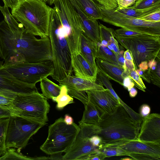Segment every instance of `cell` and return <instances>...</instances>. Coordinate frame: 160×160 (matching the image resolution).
<instances>
[{
  "instance_id": "1",
  "label": "cell",
  "mask_w": 160,
  "mask_h": 160,
  "mask_svg": "<svg viewBox=\"0 0 160 160\" xmlns=\"http://www.w3.org/2000/svg\"><path fill=\"white\" fill-rule=\"evenodd\" d=\"M0 57L5 66L20 63H35L52 60L48 36L37 38L26 31L0 22Z\"/></svg>"
},
{
  "instance_id": "2",
  "label": "cell",
  "mask_w": 160,
  "mask_h": 160,
  "mask_svg": "<svg viewBox=\"0 0 160 160\" xmlns=\"http://www.w3.org/2000/svg\"><path fill=\"white\" fill-rule=\"evenodd\" d=\"M51 43L54 72L51 77L57 82L72 75L71 53L66 35L56 8H52L48 36Z\"/></svg>"
},
{
  "instance_id": "3",
  "label": "cell",
  "mask_w": 160,
  "mask_h": 160,
  "mask_svg": "<svg viewBox=\"0 0 160 160\" xmlns=\"http://www.w3.org/2000/svg\"><path fill=\"white\" fill-rule=\"evenodd\" d=\"M98 125L100 129L98 135L101 138L102 144L138 139L140 129V125L133 120L121 104L112 113L101 114Z\"/></svg>"
},
{
  "instance_id": "4",
  "label": "cell",
  "mask_w": 160,
  "mask_h": 160,
  "mask_svg": "<svg viewBox=\"0 0 160 160\" xmlns=\"http://www.w3.org/2000/svg\"><path fill=\"white\" fill-rule=\"evenodd\" d=\"M52 8L42 1L21 0L11 13L27 32L41 38L48 36Z\"/></svg>"
},
{
  "instance_id": "5",
  "label": "cell",
  "mask_w": 160,
  "mask_h": 160,
  "mask_svg": "<svg viewBox=\"0 0 160 160\" xmlns=\"http://www.w3.org/2000/svg\"><path fill=\"white\" fill-rule=\"evenodd\" d=\"M115 37L118 43L130 52L136 70L141 62L160 57V36L142 33Z\"/></svg>"
},
{
  "instance_id": "6",
  "label": "cell",
  "mask_w": 160,
  "mask_h": 160,
  "mask_svg": "<svg viewBox=\"0 0 160 160\" xmlns=\"http://www.w3.org/2000/svg\"><path fill=\"white\" fill-rule=\"evenodd\" d=\"M79 130L75 123L67 125L60 117L48 127L47 138L40 149L48 155L61 154L73 144Z\"/></svg>"
},
{
  "instance_id": "7",
  "label": "cell",
  "mask_w": 160,
  "mask_h": 160,
  "mask_svg": "<svg viewBox=\"0 0 160 160\" xmlns=\"http://www.w3.org/2000/svg\"><path fill=\"white\" fill-rule=\"evenodd\" d=\"M47 99L38 91L18 94L13 100L12 108L17 115L40 123H47L50 107Z\"/></svg>"
},
{
  "instance_id": "8",
  "label": "cell",
  "mask_w": 160,
  "mask_h": 160,
  "mask_svg": "<svg viewBox=\"0 0 160 160\" xmlns=\"http://www.w3.org/2000/svg\"><path fill=\"white\" fill-rule=\"evenodd\" d=\"M53 4L65 32L71 55L80 53V39L83 31L77 11L69 0H55Z\"/></svg>"
},
{
  "instance_id": "9",
  "label": "cell",
  "mask_w": 160,
  "mask_h": 160,
  "mask_svg": "<svg viewBox=\"0 0 160 160\" xmlns=\"http://www.w3.org/2000/svg\"><path fill=\"white\" fill-rule=\"evenodd\" d=\"M47 123H40L18 115L9 118L5 145L6 149L25 148L31 137Z\"/></svg>"
},
{
  "instance_id": "10",
  "label": "cell",
  "mask_w": 160,
  "mask_h": 160,
  "mask_svg": "<svg viewBox=\"0 0 160 160\" xmlns=\"http://www.w3.org/2000/svg\"><path fill=\"white\" fill-rule=\"evenodd\" d=\"M102 20L128 30L160 36V22H150L123 14L115 9L107 10L100 6Z\"/></svg>"
},
{
  "instance_id": "11",
  "label": "cell",
  "mask_w": 160,
  "mask_h": 160,
  "mask_svg": "<svg viewBox=\"0 0 160 160\" xmlns=\"http://www.w3.org/2000/svg\"><path fill=\"white\" fill-rule=\"evenodd\" d=\"M4 67L20 80L30 84H36L44 78L52 76L54 72L52 60L35 63L15 64Z\"/></svg>"
},
{
  "instance_id": "12",
  "label": "cell",
  "mask_w": 160,
  "mask_h": 160,
  "mask_svg": "<svg viewBox=\"0 0 160 160\" xmlns=\"http://www.w3.org/2000/svg\"><path fill=\"white\" fill-rule=\"evenodd\" d=\"M79 131L74 143L62 156L63 160H79L82 157L94 152L98 148L91 143L89 138L98 135L100 129L97 124L79 122Z\"/></svg>"
},
{
  "instance_id": "13",
  "label": "cell",
  "mask_w": 160,
  "mask_h": 160,
  "mask_svg": "<svg viewBox=\"0 0 160 160\" xmlns=\"http://www.w3.org/2000/svg\"><path fill=\"white\" fill-rule=\"evenodd\" d=\"M120 148L130 154L133 160H160V143L144 142L138 139L125 140L111 144H102L104 147Z\"/></svg>"
},
{
  "instance_id": "14",
  "label": "cell",
  "mask_w": 160,
  "mask_h": 160,
  "mask_svg": "<svg viewBox=\"0 0 160 160\" xmlns=\"http://www.w3.org/2000/svg\"><path fill=\"white\" fill-rule=\"evenodd\" d=\"M59 85L66 86L68 94L81 102L84 105L88 102L85 91L89 90H103L106 89L97 80L94 82L71 75L58 81Z\"/></svg>"
},
{
  "instance_id": "15",
  "label": "cell",
  "mask_w": 160,
  "mask_h": 160,
  "mask_svg": "<svg viewBox=\"0 0 160 160\" xmlns=\"http://www.w3.org/2000/svg\"><path fill=\"white\" fill-rule=\"evenodd\" d=\"M0 61V93L15 95L38 91L36 84L22 81L11 74Z\"/></svg>"
},
{
  "instance_id": "16",
  "label": "cell",
  "mask_w": 160,
  "mask_h": 160,
  "mask_svg": "<svg viewBox=\"0 0 160 160\" xmlns=\"http://www.w3.org/2000/svg\"><path fill=\"white\" fill-rule=\"evenodd\" d=\"M85 92L88 101L93 104L101 114L112 113L120 104L107 88L103 90H89Z\"/></svg>"
},
{
  "instance_id": "17",
  "label": "cell",
  "mask_w": 160,
  "mask_h": 160,
  "mask_svg": "<svg viewBox=\"0 0 160 160\" xmlns=\"http://www.w3.org/2000/svg\"><path fill=\"white\" fill-rule=\"evenodd\" d=\"M138 140L144 142L160 143V115L150 114L143 118Z\"/></svg>"
},
{
  "instance_id": "18",
  "label": "cell",
  "mask_w": 160,
  "mask_h": 160,
  "mask_svg": "<svg viewBox=\"0 0 160 160\" xmlns=\"http://www.w3.org/2000/svg\"><path fill=\"white\" fill-rule=\"evenodd\" d=\"M79 17L83 34L96 44L100 42L99 24L98 20L86 16L80 9L73 0H69Z\"/></svg>"
},
{
  "instance_id": "19",
  "label": "cell",
  "mask_w": 160,
  "mask_h": 160,
  "mask_svg": "<svg viewBox=\"0 0 160 160\" xmlns=\"http://www.w3.org/2000/svg\"><path fill=\"white\" fill-rule=\"evenodd\" d=\"M95 61L98 72L102 73L109 80H113L123 86L124 79L128 76L122 67L96 58Z\"/></svg>"
},
{
  "instance_id": "20",
  "label": "cell",
  "mask_w": 160,
  "mask_h": 160,
  "mask_svg": "<svg viewBox=\"0 0 160 160\" xmlns=\"http://www.w3.org/2000/svg\"><path fill=\"white\" fill-rule=\"evenodd\" d=\"M71 62L75 76L96 81L97 75L90 64L80 53L72 55Z\"/></svg>"
},
{
  "instance_id": "21",
  "label": "cell",
  "mask_w": 160,
  "mask_h": 160,
  "mask_svg": "<svg viewBox=\"0 0 160 160\" xmlns=\"http://www.w3.org/2000/svg\"><path fill=\"white\" fill-rule=\"evenodd\" d=\"M96 44L85 36L83 33L80 39V53L90 64L97 75L98 68L95 59Z\"/></svg>"
},
{
  "instance_id": "22",
  "label": "cell",
  "mask_w": 160,
  "mask_h": 160,
  "mask_svg": "<svg viewBox=\"0 0 160 160\" xmlns=\"http://www.w3.org/2000/svg\"><path fill=\"white\" fill-rule=\"evenodd\" d=\"M100 43L108 48L116 55L120 53L118 42L115 37L114 30L108 28L102 24H99Z\"/></svg>"
},
{
  "instance_id": "23",
  "label": "cell",
  "mask_w": 160,
  "mask_h": 160,
  "mask_svg": "<svg viewBox=\"0 0 160 160\" xmlns=\"http://www.w3.org/2000/svg\"><path fill=\"white\" fill-rule=\"evenodd\" d=\"M82 11L88 17L102 20V15L98 4L94 0H73Z\"/></svg>"
},
{
  "instance_id": "24",
  "label": "cell",
  "mask_w": 160,
  "mask_h": 160,
  "mask_svg": "<svg viewBox=\"0 0 160 160\" xmlns=\"http://www.w3.org/2000/svg\"><path fill=\"white\" fill-rule=\"evenodd\" d=\"M40 87L42 94L47 99L52 100L59 94L61 87L49 79L47 77L42 78L40 81Z\"/></svg>"
},
{
  "instance_id": "25",
  "label": "cell",
  "mask_w": 160,
  "mask_h": 160,
  "mask_svg": "<svg viewBox=\"0 0 160 160\" xmlns=\"http://www.w3.org/2000/svg\"><path fill=\"white\" fill-rule=\"evenodd\" d=\"M84 110L80 122L98 125L100 119V112L95 106L88 101L84 104Z\"/></svg>"
},
{
  "instance_id": "26",
  "label": "cell",
  "mask_w": 160,
  "mask_h": 160,
  "mask_svg": "<svg viewBox=\"0 0 160 160\" xmlns=\"http://www.w3.org/2000/svg\"><path fill=\"white\" fill-rule=\"evenodd\" d=\"M95 57L96 58L121 67L118 63L115 54L108 48L102 45L100 42L96 44Z\"/></svg>"
},
{
  "instance_id": "27",
  "label": "cell",
  "mask_w": 160,
  "mask_h": 160,
  "mask_svg": "<svg viewBox=\"0 0 160 160\" xmlns=\"http://www.w3.org/2000/svg\"><path fill=\"white\" fill-rule=\"evenodd\" d=\"M148 70L151 82L160 87V57H157L148 62Z\"/></svg>"
},
{
  "instance_id": "28",
  "label": "cell",
  "mask_w": 160,
  "mask_h": 160,
  "mask_svg": "<svg viewBox=\"0 0 160 160\" xmlns=\"http://www.w3.org/2000/svg\"><path fill=\"white\" fill-rule=\"evenodd\" d=\"M159 9H160V4L142 9H136L132 8V7L121 10L115 9L116 10L123 14L138 18H139Z\"/></svg>"
},
{
  "instance_id": "29",
  "label": "cell",
  "mask_w": 160,
  "mask_h": 160,
  "mask_svg": "<svg viewBox=\"0 0 160 160\" xmlns=\"http://www.w3.org/2000/svg\"><path fill=\"white\" fill-rule=\"evenodd\" d=\"M126 68L124 70L125 73L132 80L134 86L138 89L145 92L146 88L143 82L142 79L138 75L134 66L125 62Z\"/></svg>"
},
{
  "instance_id": "30",
  "label": "cell",
  "mask_w": 160,
  "mask_h": 160,
  "mask_svg": "<svg viewBox=\"0 0 160 160\" xmlns=\"http://www.w3.org/2000/svg\"><path fill=\"white\" fill-rule=\"evenodd\" d=\"M60 86L61 88L59 94L52 100L57 102L56 108L59 110L63 109L68 104L74 102L73 98L68 94L66 86L63 85Z\"/></svg>"
},
{
  "instance_id": "31",
  "label": "cell",
  "mask_w": 160,
  "mask_h": 160,
  "mask_svg": "<svg viewBox=\"0 0 160 160\" xmlns=\"http://www.w3.org/2000/svg\"><path fill=\"white\" fill-rule=\"evenodd\" d=\"M9 118H0V158L5 153L7 150L5 141Z\"/></svg>"
},
{
  "instance_id": "32",
  "label": "cell",
  "mask_w": 160,
  "mask_h": 160,
  "mask_svg": "<svg viewBox=\"0 0 160 160\" xmlns=\"http://www.w3.org/2000/svg\"><path fill=\"white\" fill-rule=\"evenodd\" d=\"M0 11L3 14L4 20L11 27L19 29L24 27L21 23H19L10 13L8 7L4 5L3 6L0 5Z\"/></svg>"
},
{
  "instance_id": "33",
  "label": "cell",
  "mask_w": 160,
  "mask_h": 160,
  "mask_svg": "<svg viewBox=\"0 0 160 160\" xmlns=\"http://www.w3.org/2000/svg\"><path fill=\"white\" fill-rule=\"evenodd\" d=\"M98 149L105 158L114 156H130L129 153L118 147H102L98 148Z\"/></svg>"
},
{
  "instance_id": "34",
  "label": "cell",
  "mask_w": 160,
  "mask_h": 160,
  "mask_svg": "<svg viewBox=\"0 0 160 160\" xmlns=\"http://www.w3.org/2000/svg\"><path fill=\"white\" fill-rule=\"evenodd\" d=\"M8 159L35 160V158L27 157L10 148L7 149L5 153L0 158V160Z\"/></svg>"
},
{
  "instance_id": "35",
  "label": "cell",
  "mask_w": 160,
  "mask_h": 160,
  "mask_svg": "<svg viewBox=\"0 0 160 160\" xmlns=\"http://www.w3.org/2000/svg\"><path fill=\"white\" fill-rule=\"evenodd\" d=\"M159 4H160V0H137L131 7L136 9H142Z\"/></svg>"
},
{
  "instance_id": "36",
  "label": "cell",
  "mask_w": 160,
  "mask_h": 160,
  "mask_svg": "<svg viewBox=\"0 0 160 160\" xmlns=\"http://www.w3.org/2000/svg\"><path fill=\"white\" fill-rule=\"evenodd\" d=\"M100 6L107 10L116 9L118 6V0H94Z\"/></svg>"
},
{
  "instance_id": "37",
  "label": "cell",
  "mask_w": 160,
  "mask_h": 160,
  "mask_svg": "<svg viewBox=\"0 0 160 160\" xmlns=\"http://www.w3.org/2000/svg\"><path fill=\"white\" fill-rule=\"evenodd\" d=\"M139 18L150 22H160V9L154 11Z\"/></svg>"
},
{
  "instance_id": "38",
  "label": "cell",
  "mask_w": 160,
  "mask_h": 160,
  "mask_svg": "<svg viewBox=\"0 0 160 160\" xmlns=\"http://www.w3.org/2000/svg\"><path fill=\"white\" fill-rule=\"evenodd\" d=\"M17 115L13 108L0 106V118L4 117H10Z\"/></svg>"
},
{
  "instance_id": "39",
  "label": "cell",
  "mask_w": 160,
  "mask_h": 160,
  "mask_svg": "<svg viewBox=\"0 0 160 160\" xmlns=\"http://www.w3.org/2000/svg\"><path fill=\"white\" fill-rule=\"evenodd\" d=\"M105 158L104 155L101 153L98 149V150L97 151L88 155L84 156L80 159L79 160H102L104 159Z\"/></svg>"
},
{
  "instance_id": "40",
  "label": "cell",
  "mask_w": 160,
  "mask_h": 160,
  "mask_svg": "<svg viewBox=\"0 0 160 160\" xmlns=\"http://www.w3.org/2000/svg\"><path fill=\"white\" fill-rule=\"evenodd\" d=\"M14 99L0 93V106L13 108L12 101Z\"/></svg>"
},
{
  "instance_id": "41",
  "label": "cell",
  "mask_w": 160,
  "mask_h": 160,
  "mask_svg": "<svg viewBox=\"0 0 160 160\" xmlns=\"http://www.w3.org/2000/svg\"><path fill=\"white\" fill-rule=\"evenodd\" d=\"M137 0H118V7L117 10H121L132 6Z\"/></svg>"
},
{
  "instance_id": "42",
  "label": "cell",
  "mask_w": 160,
  "mask_h": 160,
  "mask_svg": "<svg viewBox=\"0 0 160 160\" xmlns=\"http://www.w3.org/2000/svg\"><path fill=\"white\" fill-rule=\"evenodd\" d=\"M150 112L151 108L150 106L147 104H144L140 107L139 114L143 119L149 115Z\"/></svg>"
},
{
  "instance_id": "43",
  "label": "cell",
  "mask_w": 160,
  "mask_h": 160,
  "mask_svg": "<svg viewBox=\"0 0 160 160\" xmlns=\"http://www.w3.org/2000/svg\"><path fill=\"white\" fill-rule=\"evenodd\" d=\"M136 71L140 77L148 83L151 82V80L148 69L147 70H143L139 68Z\"/></svg>"
},
{
  "instance_id": "44",
  "label": "cell",
  "mask_w": 160,
  "mask_h": 160,
  "mask_svg": "<svg viewBox=\"0 0 160 160\" xmlns=\"http://www.w3.org/2000/svg\"><path fill=\"white\" fill-rule=\"evenodd\" d=\"M89 140L94 146L98 148L100 146L102 142L101 138L98 135L92 136L89 138Z\"/></svg>"
},
{
  "instance_id": "45",
  "label": "cell",
  "mask_w": 160,
  "mask_h": 160,
  "mask_svg": "<svg viewBox=\"0 0 160 160\" xmlns=\"http://www.w3.org/2000/svg\"><path fill=\"white\" fill-rule=\"evenodd\" d=\"M4 5L11 8L12 10L16 8L18 6L19 0H2Z\"/></svg>"
},
{
  "instance_id": "46",
  "label": "cell",
  "mask_w": 160,
  "mask_h": 160,
  "mask_svg": "<svg viewBox=\"0 0 160 160\" xmlns=\"http://www.w3.org/2000/svg\"><path fill=\"white\" fill-rule=\"evenodd\" d=\"M123 86L129 91L130 89L135 86L134 83L131 79L127 76L124 79Z\"/></svg>"
},
{
  "instance_id": "47",
  "label": "cell",
  "mask_w": 160,
  "mask_h": 160,
  "mask_svg": "<svg viewBox=\"0 0 160 160\" xmlns=\"http://www.w3.org/2000/svg\"><path fill=\"white\" fill-rule=\"evenodd\" d=\"M124 52L120 50V54L116 55L118 63L124 70L126 68L125 61L123 56Z\"/></svg>"
},
{
  "instance_id": "48",
  "label": "cell",
  "mask_w": 160,
  "mask_h": 160,
  "mask_svg": "<svg viewBox=\"0 0 160 160\" xmlns=\"http://www.w3.org/2000/svg\"><path fill=\"white\" fill-rule=\"evenodd\" d=\"M123 56L126 62L135 66L132 57L128 50H127L124 52Z\"/></svg>"
},
{
  "instance_id": "49",
  "label": "cell",
  "mask_w": 160,
  "mask_h": 160,
  "mask_svg": "<svg viewBox=\"0 0 160 160\" xmlns=\"http://www.w3.org/2000/svg\"><path fill=\"white\" fill-rule=\"evenodd\" d=\"M63 120L67 125H70L73 123V119L72 117L67 114H65Z\"/></svg>"
},
{
  "instance_id": "50",
  "label": "cell",
  "mask_w": 160,
  "mask_h": 160,
  "mask_svg": "<svg viewBox=\"0 0 160 160\" xmlns=\"http://www.w3.org/2000/svg\"><path fill=\"white\" fill-rule=\"evenodd\" d=\"M138 68L143 70H147L148 69V62L144 61L141 62L139 65Z\"/></svg>"
},
{
  "instance_id": "51",
  "label": "cell",
  "mask_w": 160,
  "mask_h": 160,
  "mask_svg": "<svg viewBox=\"0 0 160 160\" xmlns=\"http://www.w3.org/2000/svg\"><path fill=\"white\" fill-rule=\"evenodd\" d=\"M138 93L137 90L133 87L131 88L129 91V96L131 98H134Z\"/></svg>"
},
{
  "instance_id": "52",
  "label": "cell",
  "mask_w": 160,
  "mask_h": 160,
  "mask_svg": "<svg viewBox=\"0 0 160 160\" xmlns=\"http://www.w3.org/2000/svg\"><path fill=\"white\" fill-rule=\"evenodd\" d=\"M55 0H48L47 2L50 5H52L53 4Z\"/></svg>"
},
{
  "instance_id": "53",
  "label": "cell",
  "mask_w": 160,
  "mask_h": 160,
  "mask_svg": "<svg viewBox=\"0 0 160 160\" xmlns=\"http://www.w3.org/2000/svg\"><path fill=\"white\" fill-rule=\"evenodd\" d=\"M120 159L122 160H133V159L131 158H128V157L122 158H121Z\"/></svg>"
},
{
  "instance_id": "54",
  "label": "cell",
  "mask_w": 160,
  "mask_h": 160,
  "mask_svg": "<svg viewBox=\"0 0 160 160\" xmlns=\"http://www.w3.org/2000/svg\"><path fill=\"white\" fill-rule=\"evenodd\" d=\"M19 0L20 1L21 0ZM39 0L42 1H43V2H47L48 0Z\"/></svg>"
}]
</instances>
